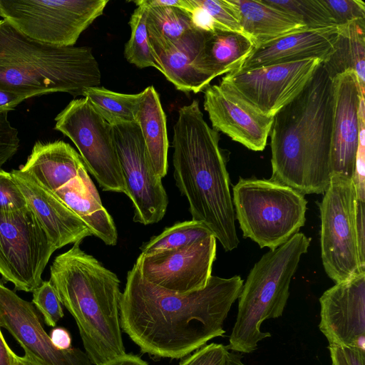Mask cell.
Here are the masks:
<instances>
[{
    "label": "cell",
    "instance_id": "60d3db41",
    "mask_svg": "<svg viewBox=\"0 0 365 365\" xmlns=\"http://www.w3.org/2000/svg\"><path fill=\"white\" fill-rule=\"evenodd\" d=\"M26 99L25 96L0 90V113H9Z\"/></svg>",
    "mask_w": 365,
    "mask_h": 365
},
{
    "label": "cell",
    "instance_id": "277c9868",
    "mask_svg": "<svg viewBox=\"0 0 365 365\" xmlns=\"http://www.w3.org/2000/svg\"><path fill=\"white\" fill-rule=\"evenodd\" d=\"M80 243L55 257L49 281L74 318L91 363L102 365L125 354L120 324V280L82 250Z\"/></svg>",
    "mask_w": 365,
    "mask_h": 365
},
{
    "label": "cell",
    "instance_id": "7402d4cb",
    "mask_svg": "<svg viewBox=\"0 0 365 365\" xmlns=\"http://www.w3.org/2000/svg\"><path fill=\"white\" fill-rule=\"evenodd\" d=\"M54 193L107 245H115L118 232L111 215L103 206L97 189L85 166L77 175Z\"/></svg>",
    "mask_w": 365,
    "mask_h": 365
},
{
    "label": "cell",
    "instance_id": "8992f818",
    "mask_svg": "<svg viewBox=\"0 0 365 365\" xmlns=\"http://www.w3.org/2000/svg\"><path fill=\"white\" fill-rule=\"evenodd\" d=\"M309 244V238L297 232L255 264L238 297L236 321L226 346L228 350L250 354L260 341L271 336L261 331V326L265 320L282 315L291 280Z\"/></svg>",
    "mask_w": 365,
    "mask_h": 365
},
{
    "label": "cell",
    "instance_id": "8fae6325",
    "mask_svg": "<svg viewBox=\"0 0 365 365\" xmlns=\"http://www.w3.org/2000/svg\"><path fill=\"white\" fill-rule=\"evenodd\" d=\"M54 129L78 148L85 167L104 191L127 194L112 126L84 98L71 101L55 118Z\"/></svg>",
    "mask_w": 365,
    "mask_h": 365
},
{
    "label": "cell",
    "instance_id": "f546056e",
    "mask_svg": "<svg viewBox=\"0 0 365 365\" xmlns=\"http://www.w3.org/2000/svg\"><path fill=\"white\" fill-rule=\"evenodd\" d=\"M213 235L203 223L194 220L178 222L153 237L140 247L141 254L151 255L189 246Z\"/></svg>",
    "mask_w": 365,
    "mask_h": 365
},
{
    "label": "cell",
    "instance_id": "2e32d148",
    "mask_svg": "<svg viewBox=\"0 0 365 365\" xmlns=\"http://www.w3.org/2000/svg\"><path fill=\"white\" fill-rule=\"evenodd\" d=\"M319 302V328L329 345L365 350V272L336 283Z\"/></svg>",
    "mask_w": 365,
    "mask_h": 365
},
{
    "label": "cell",
    "instance_id": "7bdbcfd3",
    "mask_svg": "<svg viewBox=\"0 0 365 365\" xmlns=\"http://www.w3.org/2000/svg\"><path fill=\"white\" fill-rule=\"evenodd\" d=\"M102 365H148L139 356L133 354H123L110 359Z\"/></svg>",
    "mask_w": 365,
    "mask_h": 365
},
{
    "label": "cell",
    "instance_id": "4316f807",
    "mask_svg": "<svg viewBox=\"0 0 365 365\" xmlns=\"http://www.w3.org/2000/svg\"><path fill=\"white\" fill-rule=\"evenodd\" d=\"M255 48L246 34L217 31L209 34L204 47V62L215 78L236 70Z\"/></svg>",
    "mask_w": 365,
    "mask_h": 365
},
{
    "label": "cell",
    "instance_id": "603a6c76",
    "mask_svg": "<svg viewBox=\"0 0 365 365\" xmlns=\"http://www.w3.org/2000/svg\"><path fill=\"white\" fill-rule=\"evenodd\" d=\"M83 166L81 155L70 144L56 140L36 142L19 170L54 192L74 178Z\"/></svg>",
    "mask_w": 365,
    "mask_h": 365
},
{
    "label": "cell",
    "instance_id": "83f0119b",
    "mask_svg": "<svg viewBox=\"0 0 365 365\" xmlns=\"http://www.w3.org/2000/svg\"><path fill=\"white\" fill-rule=\"evenodd\" d=\"M142 95V91L136 94H125L98 86L88 88L83 97L93 110L113 126L135 123Z\"/></svg>",
    "mask_w": 365,
    "mask_h": 365
},
{
    "label": "cell",
    "instance_id": "e0dca14e",
    "mask_svg": "<svg viewBox=\"0 0 365 365\" xmlns=\"http://www.w3.org/2000/svg\"><path fill=\"white\" fill-rule=\"evenodd\" d=\"M333 78V113L330 166L331 175L353 179L359 147V106L361 98L356 73L347 70Z\"/></svg>",
    "mask_w": 365,
    "mask_h": 365
},
{
    "label": "cell",
    "instance_id": "7a4b0ae2",
    "mask_svg": "<svg viewBox=\"0 0 365 365\" xmlns=\"http://www.w3.org/2000/svg\"><path fill=\"white\" fill-rule=\"evenodd\" d=\"M333 78L321 63L301 92L273 117L269 180L302 195L322 194L329 186Z\"/></svg>",
    "mask_w": 365,
    "mask_h": 365
},
{
    "label": "cell",
    "instance_id": "3957f363",
    "mask_svg": "<svg viewBox=\"0 0 365 365\" xmlns=\"http://www.w3.org/2000/svg\"><path fill=\"white\" fill-rule=\"evenodd\" d=\"M178 114L173 136L175 185L187 200L192 220L203 223L225 251H232L240 240L219 132L205 121L197 100Z\"/></svg>",
    "mask_w": 365,
    "mask_h": 365
},
{
    "label": "cell",
    "instance_id": "5b68a950",
    "mask_svg": "<svg viewBox=\"0 0 365 365\" xmlns=\"http://www.w3.org/2000/svg\"><path fill=\"white\" fill-rule=\"evenodd\" d=\"M101 73L91 48L57 46L29 38L0 20V90L26 98L52 93L83 96L100 86Z\"/></svg>",
    "mask_w": 365,
    "mask_h": 365
},
{
    "label": "cell",
    "instance_id": "52a82bcc",
    "mask_svg": "<svg viewBox=\"0 0 365 365\" xmlns=\"http://www.w3.org/2000/svg\"><path fill=\"white\" fill-rule=\"evenodd\" d=\"M233 206L243 237L274 250L299 232L307 202L293 188L266 179L240 178L233 187Z\"/></svg>",
    "mask_w": 365,
    "mask_h": 365
},
{
    "label": "cell",
    "instance_id": "74e56055",
    "mask_svg": "<svg viewBox=\"0 0 365 365\" xmlns=\"http://www.w3.org/2000/svg\"><path fill=\"white\" fill-rule=\"evenodd\" d=\"M19 147L18 130L8 120V112L0 113V169L11 158Z\"/></svg>",
    "mask_w": 365,
    "mask_h": 365
},
{
    "label": "cell",
    "instance_id": "44dd1931",
    "mask_svg": "<svg viewBox=\"0 0 365 365\" xmlns=\"http://www.w3.org/2000/svg\"><path fill=\"white\" fill-rule=\"evenodd\" d=\"M338 26L296 31L255 47L236 71L319 58L333 51Z\"/></svg>",
    "mask_w": 365,
    "mask_h": 365
},
{
    "label": "cell",
    "instance_id": "8d00e7d4",
    "mask_svg": "<svg viewBox=\"0 0 365 365\" xmlns=\"http://www.w3.org/2000/svg\"><path fill=\"white\" fill-rule=\"evenodd\" d=\"M228 354L226 346L212 343L198 349L180 365H226Z\"/></svg>",
    "mask_w": 365,
    "mask_h": 365
},
{
    "label": "cell",
    "instance_id": "5bb4252c",
    "mask_svg": "<svg viewBox=\"0 0 365 365\" xmlns=\"http://www.w3.org/2000/svg\"><path fill=\"white\" fill-rule=\"evenodd\" d=\"M216 238L211 235L189 246L143 255L136 259L141 276L161 289L186 294L203 289L212 276Z\"/></svg>",
    "mask_w": 365,
    "mask_h": 365
},
{
    "label": "cell",
    "instance_id": "ac0fdd59",
    "mask_svg": "<svg viewBox=\"0 0 365 365\" xmlns=\"http://www.w3.org/2000/svg\"><path fill=\"white\" fill-rule=\"evenodd\" d=\"M204 108L212 128L253 151H262L272 128L273 117L264 115L218 85L204 91Z\"/></svg>",
    "mask_w": 365,
    "mask_h": 365
},
{
    "label": "cell",
    "instance_id": "e575fe53",
    "mask_svg": "<svg viewBox=\"0 0 365 365\" xmlns=\"http://www.w3.org/2000/svg\"><path fill=\"white\" fill-rule=\"evenodd\" d=\"M336 26L365 20V4L361 0H321Z\"/></svg>",
    "mask_w": 365,
    "mask_h": 365
},
{
    "label": "cell",
    "instance_id": "ba28073f",
    "mask_svg": "<svg viewBox=\"0 0 365 365\" xmlns=\"http://www.w3.org/2000/svg\"><path fill=\"white\" fill-rule=\"evenodd\" d=\"M108 0H0V16L29 38L74 46Z\"/></svg>",
    "mask_w": 365,
    "mask_h": 365
},
{
    "label": "cell",
    "instance_id": "4dcf8cb0",
    "mask_svg": "<svg viewBox=\"0 0 365 365\" xmlns=\"http://www.w3.org/2000/svg\"><path fill=\"white\" fill-rule=\"evenodd\" d=\"M133 2L137 7L129 21L131 32L130 37L124 47L125 58L130 63L139 68H156L146 26L148 6L145 0Z\"/></svg>",
    "mask_w": 365,
    "mask_h": 365
},
{
    "label": "cell",
    "instance_id": "f35d334b",
    "mask_svg": "<svg viewBox=\"0 0 365 365\" xmlns=\"http://www.w3.org/2000/svg\"><path fill=\"white\" fill-rule=\"evenodd\" d=\"M356 229L359 257L365 267V201L356 198Z\"/></svg>",
    "mask_w": 365,
    "mask_h": 365
},
{
    "label": "cell",
    "instance_id": "bcb514c9",
    "mask_svg": "<svg viewBox=\"0 0 365 365\" xmlns=\"http://www.w3.org/2000/svg\"><path fill=\"white\" fill-rule=\"evenodd\" d=\"M242 356L240 354L229 351L226 365H245L242 361Z\"/></svg>",
    "mask_w": 365,
    "mask_h": 365
},
{
    "label": "cell",
    "instance_id": "ee69618b",
    "mask_svg": "<svg viewBox=\"0 0 365 365\" xmlns=\"http://www.w3.org/2000/svg\"><path fill=\"white\" fill-rule=\"evenodd\" d=\"M15 354L5 341L0 327V365H16Z\"/></svg>",
    "mask_w": 365,
    "mask_h": 365
},
{
    "label": "cell",
    "instance_id": "d4e9b609",
    "mask_svg": "<svg viewBox=\"0 0 365 365\" xmlns=\"http://www.w3.org/2000/svg\"><path fill=\"white\" fill-rule=\"evenodd\" d=\"M142 93L135 123L140 129L152 167L162 179L168 168L166 115L159 94L153 86H148Z\"/></svg>",
    "mask_w": 365,
    "mask_h": 365
},
{
    "label": "cell",
    "instance_id": "4fadbf2b",
    "mask_svg": "<svg viewBox=\"0 0 365 365\" xmlns=\"http://www.w3.org/2000/svg\"><path fill=\"white\" fill-rule=\"evenodd\" d=\"M112 133L133 221L144 225L158 222L166 212L168 196L152 167L138 125H113Z\"/></svg>",
    "mask_w": 365,
    "mask_h": 365
},
{
    "label": "cell",
    "instance_id": "9c48e42d",
    "mask_svg": "<svg viewBox=\"0 0 365 365\" xmlns=\"http://www.w3.org/2000/svg\"><path fill=\"white\" fill-rule=\"evenodd\" d=\"M324 194L319 205L322 259L336 284L365 272L356 236V190L353 179L331 175Z\"/></svg>",
    "mask_w": 365,
    "mask_h": 365
},
{
    "label": "cell",
    "instance_id": "d6986e66",
    "mask_svg": "<svg viewBox=\"0 0 365 365\" xmlns=\"http://www.w3.org/2000/svg\"><path fill=\"white\" fill-rule=\"evenodd\" d=\"M209 34L192 28L174 42L150 44L156 69L177 90L197 93L205 90L214 79L204 62V47Z\"/></svg>",
    "mask_w": 365,
    "mask_h": 365
},
{
    "label": "cell",
    "instance_id": "484cf974",
    "mask_svg": "<svg viewBox=\"0 0 365 365\" xmlns=\"http://www.w3.org/2000/svg\"><path fill=\"white\" fill-rule=\"evenodd\" d=\"M333 51L322 62L331 78L347 70L356 76L361 93L365 86V20L338 26Z\"/></svg>",
    "mask_w": 365,
    "mask_h": 365
},
{
    "label": "cell",
    "instance_id": "9a60e30c",
    "mask_svg": "<svg viewBox=\"0 0 365 365\" xmlns=\"http://www.w3.org/2000/svg\"><path fill=\"white\" fill-rule=\"evenodd\" d=\"M0 327L6 329L28 356L41 365H91L80 349L56 348L43 329L33 303L9 289L0 279Z\"/></svg>",
    "mask_w": 365,
    "mask_h": 365
},
{
    "label": "cell",
    "instance_id": "7c38bea8",
    "mask_svg": "<svg viewBox=\"0 0 365 365\" xmlns=\"http://www.w3.org/2000/svg\"><path fill=\"white\" fill-rule=\"evenodd\" d=\"M321 63L319 58H309L235 70L223 76L218 86L258 113L274 117L301 92Z\"/></svg>",
    "mask_w": 365,
    "mask_h": 365
},
{
    "label": "cell",
    "instance_id": "d590c367",
    "mask_svg": "<svg viewBox=\"0 0 365 365\" xmlns=\"http://www.w3.org/2000/svg\"><path fill=\"white\" fill-rule=\"evenodd\" d=\"M26 207V199L11 173L0 169V210L16 211Z\"/></svg>",
    "mask_w": 365,
    "mask_h": 365
},
{
    "label": "cell",
    "instance_id": "ab89813d",
    "mask_svg": "<svg viewBox=\"0 0 365 365\" xmlns=\"http://www.w3.org/2000/svg\"><path fill=\"white\" fill-rule=\"evenodd\" d=\"M347 365H365V350L356 346H340Z\"/></svg>",
    "mask_w": 365,
    "mask_h": 365
},
{
    "label": "cell",
    "instance_id": "7dc6e473",
    "mask_svg": "<svg viewBox=\"0 0 365 365\" xmlns=\"http://www.w3.org/2000/svg\"><path fill=\"white\" fill-rule=\"evenodd\" d=\"M16 365H41L26 355L19 356L15 354Z\"/></svg>",
    "mask_w": 365,
    "mask_h": 365
},
{
    "label": "cell",
    "instance_id": "d6a6232c",
    "mask_svg": "<svg viewBox=\"0 0 365 365\" xmlns=\"http://www.w3.org/2000/svg\"><path fill=\"white\" fill-rule=\"evenodd\" d=\"M32 303L41 312L45 323L49 327H55L63 317L61 303L50 281H43L33 292Z\"/></svg>",
    "mask_w": 365,
    "mask_h": 365
},
{
    "label": "cell",
    "instance_id": "6da1fadb",
    "mask_svg": "<svg viewBox=\"0 0 365 365\" xmlns=\"http://www.w3.org/2000/svg\"><path fill=\"white\" fill-rule=\"evenodd\" d=\"M243 286L240 276H211L202 289L171 292L143 278L135 264L120 302L121 330L143 353L180 359L224 336V322Z\"/></svg>",
    "mask_w": 365,
    "mask_h": 365
},
{
    "label": "cell",
    "instance_id": "f6af8a7d",
    "mask_svg": "<svg viewBox=\"0 0 365 365\" xmlns=\"http://www.w3.org/2000/svg\"><path fill=\"white\" fill-rule=\"evenodd\" d=\"M328 349L329 350L332 365H347L340 346L329 345Z\"/></svg>",
    "mask_w": 365,
    "mask_h": 365
},
{
    "label": "cell",
    "instance_id": "ffe728a7",
    "mask_svg": "<svg viewBox=\"0 0 365 365\" xmlns=\"http://www.w3.org/2000/svg\"><path fill=\"white\" fill-rule=\"evenodd\" d=\"M11 174L23 193L29 209L46 231L56 250L81 242L92 235L85 223L53 192L19 169L13 170Z\"/></svg>",
    "mask_w": 365,
    "mask_h": 365
},
{
    "label": "cell",
    "instance_id": "1f68e13d",
    "mask_svg": "<svg viewBox=\"0 0 365 365\" xmlns=\"http://www.w3.org/2000/svg\"><path fill=\"white\" fill-rule=\"evenodd\" d=\"M297 18L309 29L336 26L321 0H262Z\"/></svg>",
    "mask_w": 365,
    "mask_h": 365
},
{
    "label": "cell",
    "instance_id": "836d02e7",
    "mask_svg": "<svg viewBox=\"0 0 365 365\" xmlns=\"http://www.w3.org/2000/svg\"><path fill=\"white\" fill-rule=\"evenodd\" d=\"M205 9L222 31L243 33L237 10L231 0H195Z\"/></svg>",
    "mask_w": 365,
    "mask_h": 365
},
{
    "label": "cell",
    "instance_id": "f1b7e54d",
    "mask_svg": "<svg viewBox=\"0 0 365 365\" xmlns=\"http://www.w3.org/2000/svg\"><path fill=\"white\" fill-rule=\"evenodd\" d=\"M146 26L153 45L174 42L194 28L185 11L172 6H148Z\"/></svg>",
    "mask_w": 365,
    "mask_h": 365
},
{
    "label": "cell",
    "instance_id": "b9f144b4",
    "mask_svg": "<svg viewBox=\"0 0 365 365\" xmlns=\"http://www.w3.org/2000/svg\"><path fill=\"white\" fill-rule=\"evenodd\" d=\"M52 344L59 349H68L71 347V337L69 332L63 327L53 329L50 333Z\"/></svg>",
    "mask_w": 365,
    "mask_h": 365
},
{
    "label": "cell",
    "instance_id": "cb8c5ba5",
    "mask_svg": "<svg viewBox=\"0 0 365 365\" xmlns=\"http://www.w3.org/2000/svg\"><path fill=\"white\" fill-rule=\"evenodd\" d=\"M236 6L243 34L255 48L287 34L308 29L294 16L262 0H231Z\"/></svg>",
    "mask_w": 365,
    "mask_h": 365
},
{
    "label": "cell",
    "instance_id": "30bf717a",
    "mask_svg": "<svg viewBox=\"0 0 365 365\" xmlns=\"http://www.w3.org/2000/svg\"><path fill=\"white\" fill-rule=\"evenodd\" d=\"M56 250L29 207L0 210V274L15 289L33 292Z\"/></svg>",
    "mask_w": 365,
    "mask_h": 365
}]
</instances>
